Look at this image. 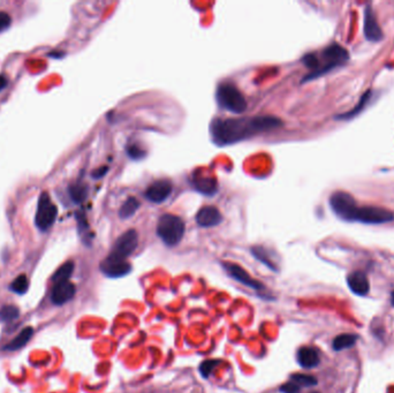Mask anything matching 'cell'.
Instances as JSON below:
<instances>
[{"label":"cell","mask_w":394,"mask_h":393,"mask_svg":"<svg viewBox=\"0 0 394 393\" xmlns=\"http://www.w3.org/2000/svg\"><path fill=\"white\" fill-rule=\"evenodd\" d=\"M7 84H8L7 76L2 74L0 75V91H3V90L7 87Z\"/></svg>","instance_id":"obj_31"},{"label":"cell","mask_w":394,"mask_h":393,"mask_svg":"<svg viewBox=\"0 0 394 393\" xmlns=\"http://www.w3.org/2000/svg\"><path fill=\"white\" fill-rule=\"evenodd\" d=\"M282 120L272 115H258L244 119H215L210 126L212 141L217 146H229L253 135L278 128Z\"/></svg>","instance_id":"obj_1"},{"label":"cell","mask_w":394,"mask_h":393,"mask_svg":"<svg viewBox=\"0 0 394 393\" xmlns=\"http://www.w3.org/2000/svg\"><path fill=\"white\" fill-rule=\"evenodd\" d=\"M138 245V234L135 229H129L118 238L112 250L108 254V259L115 261H127L133 254Z\"/></svg>","instance_id":"obj_7"},{"label":"cell","mask_w":394,"mask_h":393,"mask_svg":"<svg viewBox=\"0 0 394 393\" xmlns=\"http://www.w3.org/2000/svg\"><path fill=\"white\" fill-rule=\"evenodd\" d=\"M356 341H357V336H355V334L345 333V334H340V336H338L336 339L333 340L332 346L334 351H342L354 346Z\"/></svg>","instance_id":"obj_18"},{"label":"cell","mask_w":394,"mask_h":393,"mask_svg":"<svg viewBox=\"0 0 394 393\" xmlns=\"http://www.w3.org/2000/svg\"><path fill=\"white\" fill-rule=\"evenodd\" d=\"M297 361L302 368L311 369L315 368L320 362L319 353L314 347H301L297 352Z\"/></svg>","instance_id":"obj_15"},{"label":"cell","mask_w":394,"mask_h":393,"mask_svg":"<svg viewBox=\"0 0 394 393\" xmlns=\"http://www.w3.org/2000/svg\"><path fill=\"white\" fill-rule=\"evenodd\" d=\"M107 172V167H102V169H98V170H96V171H95V172L92 173V177L94 178H102V177H104V175H105V173Z\"/></svg>","instance_id":"obj_30"},{"label":"cell","mask_w":394,"mask_h":393,"mask_svg":"<svg viewBox=\"0 0 394 393\" xmlns=\"http://www.w3.org/2000/svg\"><path fill=\"white\" fill-rule=\"evenodd\" d=\"M364 35L371 42H378L383 38V31L370 6H366L364 10Z\"/></svg>","instance_id":"obj_13"},{"label":"cell","mask_w":394,"mask_h":393,"mask_svg":"<svg viewBox=\"0 0 394 393\" xmlns=\"http://www.w3.org/2000/svg\"><path fill=\"white\" fill-rule=\"evenodd\" d=\"M223 266H224V269L227 271V273L230 275V277L234 278L235 280H238L239 283L243 284V285H246L250 288H253V290H257V291L263 290V288H264L263 284H261L260 282H258V280L253 279L251 275L249 274L243 268H241L240 265L226 262V263L223 264Z\"/></svg>","instance_id":"obj_9"},{"label":"cell","mask_w":394,"mask_h":393,"mask_svg":"<svg viewBox=\"0 0 394 393\" xmlns=\"http://www.w3.org/2000/svg\"><path fill=\"white\" fill-rule=\"evenodd\" d=\"M101 270L107 277L119 278L130 272L131 265L127 261H115L106 257L101 263Z\"/></svg>","instance_id":"obj_10"},{"label":"cell","mask_w":394,"mask_h":393,"mask_svg":"<svg viewBox=\"0 0 394 393\" xmlns=\"http://www.w3.org/2000/svg\"><path fill=\"white\" fill-rule=\"evenodd\" d=\"M33 333H34V330L31 328H26L22 330V331L17 334V337L14 338L10 344H7L5 350H8V351H16V350H20L24 347L27 342H28L31 337H33Z\"/></svg>","instance_id":"obj_16"},{"label":"cell","mask_w":394,"mask_h":393,"mask_svg":"<svg viewBox=\"0 0 394 393\" xmlns=\"http://www.w3.org/2000/svg\"><path fill=\"white\" fill-rule=\"evenodd\" d=\"M74 271V263L72 261L66 262L65 264H62L60 268H59L56 272H54L53 277H52V282L53 284H59L62 282H67L69 280L71 275L73 274Z\"/></svg>","instance_id":"obj_17"},{"label":"cell","mask_w":394,"mask_h":393,"mask_svg":"<svg viewBox=\"0 0 394 393\" xmlns=\"http://www.w3.org/2000/svg\"><path fill=\"white\" fill-rule=\"evenodd\" d=\"M217 102L219 105L233 113H243L247 110V101L242 93L233 84H220L216 93Z\"/></svg>","instance_id":"obj_5"},{"label":"cell","mask_w":394,"mask_h":393,"mask_svg":"<svg viewBox=\"0 0 394 393\" xmlns=\"http://www.w3.org/2000/svg\"><path fill=\"white\" fill-rule=\"evenodd\" d=\"M392 304L394 305V293L392 294Z\"/></svg>","instance_id":"obj_32"},{"label":"cell","mask_w":394,"mask_h":393,"mask_svg":"<svg viewBox=\"0 0 394 393\" xmlns=\"http://www.w3.org/2000/svg\"><path fill=\"white\" fill-rule=\"evenodd\" d=\"M172 189H173V186H172L170 180H158V181H155L148 187L146 191V197L150 202L159 204V203L165 202L171 196Z\"/></svg>","instance_id":"obj_8"},{"label":"cell","mask_w":394,"mask_h":393,"mask_svg":"<svg viewBox=\"0 0 394 393\" xmlns=\"http://www.w3.org/2000/svg\"><path fill=\"white\" fill-rule=\"evenodd\" d=\"M370 96H371V93H370V91H366V93L363 95V96H362L360 103L357 104V106L353 108V110H352L351 112H348V113L343 114V115H340V118H351V117H353V115H355V114L359 113L360 110L362 108V106H363L366 102H369Z\"/></svg>","instance_id":"obj_26"},{"label":"cell","mask_w":394,"mask_h":393,"mask_svg":"<svg viewBox=\"0 0 394 393\" xmlns=\"http://www.w3.org/2000/svg\"><path fill=\"white\" fill-rule=\"evenodd\" d=\"M330 205L338 217L363 224H385L394 219V214L385 207L357 205L351 194L336 192L330 197Z\"/></svg>","instance_id":"obj_2"},{"label":"cell","mask_w":394,"mask_h":393,"mask_svg":"<svg viewBox=\"0 0 394 393\" xmlns=\"http://www.w3.org/2000/svg\"><path fill=\"white\" fill-rule=\"evenodd\" d=\"M140 205H141V203H140L136 197H128L120 207V217L124 219L130 218V217L134 216L135 212L138 210Z\"/></svg>","instance_id":"obj_19"},{"label":"cell","mask_w":394,"mask_h":393,"mask_svg":"<svg viewBox=\"0 0 394 393\" xmlns=\"http://www.w3.org/2000/svg\"><path fill=\"white\" fill-rule=\"evenodd\" d=\"M75 292H76V287L73 283L69 282V280L59 283V284H54V287L51 294V300L53 304H56L58 306L63 305L73 299L75 295Z\"/></svg>","instance_id":"obj_11"},{"label":"cell","mask_w":394,"mask_h":393,"mask_svg":"<svg viewBox=\"0 0 394 393\" xmlns=\"http://www.w3.org/2000/svg\"><path fill=\"white\" fill-rule=\"evenodd\" d=\"M291 381L300 387H310L315 386L317 384V379L314 376H311V375L307 374H294L292 375Z\"/></svg>","instance_id":"obj_22"},{"label":"cell","mask_w":394,"mask_h":393,"mask_svg":"<svg viewBox=\"0 0 394 393\" xmlns=\"http://www.w3.org/2000/svg\"><path fill=\"white\" fill-rule=\"evenodd\" d=\"M195 187L198 192H201L203 194H207V195H211V194L216 193L217 191V182L215 179L212 178H204V179H196L195 180Z\"/></svg>","instance_id":"obj_21"},{"label":"cell","mask_w":394,"mask_h":393,"mask_svg":"<svg viewBox=\"0 0 394 393\" xmlns=\"http://www.w3.org/2000/svg\"><path fill=\"white\" fill-rule=\"evenodd\" d=\"M128 153L131 158H134V159H137V158H143L142 156H144L143 151L140 150V149H137V147H135V146L130 147L128 149Z\"/></svg>","instance_id":"obj_29"},{"label":"cell","mask_w":394,"mask_h":393,"mask_svg":"<svg viewBox=\"0 0 394 393\" xmlns=\"http://www.w3.org/2000/svg\"><path fill=\"white\" fill-rule=\"evenodd\" d=\"M348 59H350V53L345 48H342L341 45L337 43L330 44L329 47H326L320 52L319 56L316 53L306 54L303 58V62L307 67L311 68V72L303 79V81L318 78V76L334 70L336 67L345 64Z\"/></svg>","instance_id":"obj_3"},{"label":"cell","mask_w":394,"mask_h":393,"mask_svg":"<svg viewBox=\"0 0 394 393\" xmlns=\"http://www.w3.org/2000/svg\"><path fill=\"white\" fill-rule=\"evenodd\" d=\"M218 363H220V361H218V360H206V361H203L202 364H201V367H200L201 374L204 377H209L210 374L212 373V370H214L217 367V365H218Z\"/></svg>","instance_id":"obj_25"},{"label":"cell","mask_w":394,"mask_h":393,"mask_svg":"<svg viewBox=\"0 0 394 393\" xmlns=\"http://www.w3.org/2000/svg\"><path fill=\"white\" fill-rule=\"evenodd\" d=\"M184 234V223L180 217L171 214L163 215L157 224V236L167 246H175Z\"/></svg>","instance_id":"obj_4"},{"label":"cell","mask_w":394,"mask_h":393,"mask_svg":"<svg viewBox=\"0 0 394 393\" xmlns=\"http://www.w3.org/2000/svg\"><path fill=\"white\" fill-rule=\"evenodd\" d=\"M20 311L19 308L15 306H5L3 307L0 310V318L5 322H10V320H14L19 317Z\"/></svg>","instance_id":"obj_24"},{"label":"cell","mask_w":394,"mask_h":393,"mask_svg":"<svg viewBox=\"0 0 394 393\" xmlns=\"http://www.w3.org/2000/svg\"><path fill=\"white\" fill-rule=\"evenodd\" d=\"M348 286L357 295H365L368 294L370 290V284L369 280L366 278L365 273L361 272V271H355L352 272L347 278Z\"/></svg>","instance_id":"obj_14"},{"label":"cell","mask_w":394,"mask_h":393,"mask_svg":"<svg viewBox=\"0 0 394 393\" xmlns=\"http://www.w3.org/2000/svg\"><path fill=\"white\" fill-rule=\"evenodd\" d=\"M300 390L301 387L296 385L294 382H288L286 384H284V385L280 387V391H282L283 393H300Z\"/></svg>","instance_id":"obj_28"},{"label":"cell","mask_w":394,"mask_h":393,"mask_svg":"<svg viewBox=\"0 0 394 393\" xmlns=\"http://www.w3.org/2000/svg\"><path fill=\"white\" fill-rule=\"evenodd\" d=\"M311 393H319V392H311Z\"/></svg>","instance_id":"obj_33"},{"label":"cell","mask_w":394,"mask_h":393,"mask_svg":"<svg viewBox=\"0 0 394 393\" xmlns=\"http://www.w3.org/2000/svg\"><path fill=\"white\" fill-rule=\"evenodd\" d=\"M223 220V216L215 206L207 205L202 207L196 215V223L201 227H214L219 225Z\"/></svg>","instance_id":"obj_12"},{"label":"cell","mask_w":394,"mask_h":393,"mask_svg":"<svg viewBox=\"0 0 394 393\" xmlns=\"http://www.w3.org/2000/svg\"><path fill=\"white\" fill-rule=\"evenodd\" d=\"M68 194L75 203L83 202L88 195V188L83 183H73L68 188Z\"/></svg>","instance_id":"obj_20"},{"label":"cell","mask_w":394,"mask_h":393,"mask_svg":"<svg viewBox=\"0 0 394 393\" xmlns=\"http://www.w3.org/2000/svg\"><path fill=\"white\" fill-rule=\"evenodd\" d=\"M58 216V207L51 201L48 192H42L38 197L37 210L35 216V225L40 231H48L52 226Z\"/></svg>","instance_id":"obj_6"},{"label":"cell","mask_w":394,"mask_h":393,"mask_svg":"<svg viewBox=\"0 0 394 393\" xmlns=\"http://www.w3.org/2000/svg\"><path fill=\"white\" fill-rule=\"evenodd\" d=\"M12 25V17L6 12H0V33L8 29Z\"/></svg>","instance_id":"obj_27"},{"label":"cell","mask_w":394,"mask_h":393,"mask_svg":"<svg viewBox=\"0 0 394 393\" xmlns=\"http://www.w3.org/2000/svg\"><path fill=\"white\" fill-rule=\"evenodd\" d=\"M29 287V280L27 278V275L21 274L19 277L14 279V282L12 283L11 285V290L17 293V294H25V293L28 291Z\"/></svg>","instance_id":"obj_23"}]
</instances>
